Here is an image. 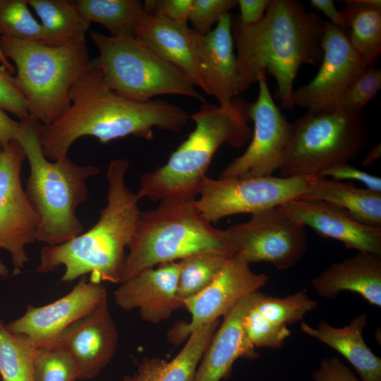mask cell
I'll use <instances>...</instances> for the list:
<instances>
[{"mask_svg": "<svg viewBox=\"0 0 381 381\" xmlns=\"http://www.w3.org/2000/svg\"><path fill=\"white\" fill-rule=\"evenodd\" d=\"M298 199L331 202L365 224L381 227V193L351 182L314 176L308 190Z\"/></svg>", "mask_w": 381, "mask_h": 381, "instance_id": "obj_26", "label": "cell"}, {"mask_svg": "<svg viewBox=\"0 0 381 381\" xmlns=\"http://www.w3.org/2000/svg\"><path fill=\"white\" fill-rule=\"evenodd\" d=\"M241 254L229 258L224 267L204 290L182 302L183 308L191 315L188 322H176L167 333L168 341L179 344L193 332L226 315L245 296L259 291L269 276L255 273Z\"/></svg>", "mask_w": 381, "mask_h": 381, "instance_id": "obj_15", "label": "cell"}, {"mask_svg": "<svg viewBox=\"0 0 381 381\" xmlns=\"http://www.w3.org/2000/svg\"><path fill=\"white\" fill-rule=\"evenodd\" d=\"M219 320L191 333L180 352L171 361L145 358L138 370L123 381H193L198 363L219 327Z\"/></svg>", "mask_w": 381, "mask_h": 381, "instance_id": "obj_25", "label": "cell"}, {"mask_svg": "<svg viewBox=\"0 0 381 381\" xmlns=\"http://www.w3.org/2000/svg\"><path fill=\"white\" fill-rule=\"evenodd\" d=\"M313 289L327 299L344 291L361 295L371 305L381 306V255L357 252L329 265L311 281Z\"/></svg>", "mask_w": 381, "mask_h": 381, "instance_id": "obj_23", "label": "cell"}, {"mask_svg": "<svg viewBox=\"0 0 381 381\" xmlns=\"http://www.w3.org/2000/svg\"><path fill=\"white\" fill-rule=\"evenodd\" d=\"M1 3V0H0V4ZM0 63L1 64V66L10 74L13 75L16 72L15 67L9 62V61L6 58V56L4 55L1 47H0Z\"/></svg>", "mask_w": 381, "mask_h": 381, "instance_id": "obj_46", "label": "cell"}, {"mask_svg": "<svg viewBox=\"0 0 381 381\" xmlns=\"http://www.w3.org/2000/svg\"><path fill=\"white\" fill-rule=\"evenodd\" d=\"M312 377L313 381H361L337 357L322 358Z\"/></svg>", "mask_w": 381, "mask_h": 381, "instance_id": "obj_41", "label": "cell"}, {"mask_svg": "<svg viewBox=\"0 0 381 381\" xmlns=\"http://www.w3.org/2000/svg\"><path fill=\"white\" fill-rule=\"evenodd\" d=\"M339 11L353 47L370 64L381 52V1L344 0Z\"/></svg>", "mask_w": 381, "mask_h": 381, "instance_id": "obj_27", "label": "cell"}, {"mask_svg": "<svg viewBox=\"0 0 381 381\" xmlns=\"http://www.w3.org/2000/svg\"><path fill=\"white\" fill-rule=\"evenodd\" d=\"M253 305L243 320L244 334L249 344L255 349H275L282 347L285 340L291 335L290 329L286 325H279L265 318Z\"/></svg>", "mask_w": 381, "mask_h": 381, "instance_id": "obj_35", "label": "cell"}, {"mask_svg": "<svg viewBox=\"0 0 381 381\" xmlns=\"http://www.w3.org/2000/svg\"><path fill=\"white\" fill-rule=\"evenodd\" d=\"M257 292L243 298L224 316L198 363L193 381H220L229 375L238 358L259 357L243 328V318L253 305Z\"/></svg>", "mask_w": 381, "mask_h": 381, "instance_id": "obj_21", "label": "cell"}, {"mask_svg": "<svg viewBox=\"0 0 381 381\" xmlns=\"http://www.w3.org/2000/svg\"><path fill=\"white\" fill-rule=\"evenodd\" d=\"M191 3L192 0H145L143 5L148 15L187 23Z\"/></svg>", "mask_w": 381, "mask_h": 381, "instance_id": "obj_40", "label": "cell"}, {"mask_svg": "<svg viewBox=\"0 0 381 381\" xmlns=\"http://www.w3.org/2000/svg\"><path fill=\"white\" fill-rule=\"evenodd\" d=\"M239 75L244 90L260 73L272 75L282 107L294 108L292 95L299 68L319 63L322 56L325 20L297 0H270L262 20L244 25L231 18Z\"/></svg>", "mask_w": 381, "mask_h": 381, "instance_id": "obj_2", "label": "cell"}, {"mask_svg": "<svg viewBox=\"0 0 381 381\" xmlns=\"http://www.w3.org/2000/svg\"><path fill=\"white\" fill-rule=\"evenodd\" d=\"M28 4L40 20L45 44L85 42L90 23L81 15L74 1L28 0Z\"/></svg>", "mask_w": 381, "mask_h": 381, "instance_id": "obj_28", "label": "cell"}, {"mask_svg": "<svg viewBox=\"0 0 381 381\" xmlns=\"http://www.w3.org/2000/svg\"><path fill=\"white\" fill-rule=\"evenodd\" d=\"M0 108L20 120L30 116L27 102L16 85L14 76L0 68Z\"/></svg>", "mask_w": 381, "mask_h": 381, "instance_id": "obj_38", "label": "cell"}, {"mask_svg": "<svg viewBox=\"0 0 381 381\" xmlns=\"http://www.w3.org/2000/svg\"><path fill=\"white\" fill-rule=\"evenodd\" d=\"M316 176L342 181H356L365 185L366 188L381 193L380 177L362 171L349 162L331 165Z\"/></svg>", "mask_w": 381, "mask_h": 381, "instance_id": "obj_39", "label": "cell"}, {"mask_svg": "<svg viewBox=\"0 0 381 381\" xmlns=\"http://www.w3.org/2000/svg\"><path fill=\"white\" fill-rule=\"evenodd\" d=\"M288 218L357 252L381 255V227L365 224L331 202L296 199L278 207Z\"/></svg>", "mask_w": 381, "mask_h": 381, "instance_id": "obj_17", "label": "cell"}, {"mask_svg": "<svg viewBox=\"0 0 381 381\" xmlns=\"http://www.w3.org/2000/svg\"><path fill=\"white\" fill-rule=\"evenodd\" d=\"M225 230L235 253L250 263L267 262L279 270L294 266L308 248L305 226L286 217L278 207L253 214L247 222Z\"/></svg>", "mask_w": 381, "mask_h": 381, "instance_id": "obj_11", "label": "cell"}, {"mask_svg": "<svg viewBox=\"0 0 381 381\" xmlns=\"http://www.w3.org/2000/svg\"><path fill=\"white\" fill-rule=\"evenodd\" d=\"M79 371L72 357L57 346L36 347L34 381H75Z\"/></svg>", "mask_w": 381, "mask_h": 381, "instance_id": "obj_34", "label": "cell"}, {"mask_svg": "<svg viewBox=\"0 0 381 381\" xmlns=\"http://www.w3.org/2000/svg\"><path fill=\"white\" fill-rule=\"evenodd\" d=\"M99 52L92 59L105 85L116 94L136 102L159 95H177L205 102L189 78L135 37H113L92 31Z\"/></svg>", "mask_w": 381, "mask_h": 381, "instance_id": "obj_8", "label": "cell"}, {"mask_svg": "<svg viewBox=\"0 0 381 381\" xmlns=\"http://www.w3.org/2000/svg\"><path fill=\"white\" fill-rule=\"evenodd\" d=\"M231 16H222L205 34L194 31L198 66L206 94L224 106L245 92L234 51Z\"/></svg>", "mask_w": 381, "mask_h": 381, "instance_id": "obj_19", "label": "cell"}, {"mask_svg": "<svg viewBox=\"0 0 381 381\" xmlns=\"http://www.w3.org/2000/svg\"><path fill=\"white\" fill-rule=\"evenodd\" d=\"M380 89L381 70L370 65L347 87L339 99L336 111L361 114Z\"/></svg>", "mask_w": 381, "mask_h": 381, "instance_id": "obj_36", "label": "cell"}, {"mask_svg": "<svg viewBox=\"0 0 381 381\" xmlns=\"http://www.w3.org/2000/svg\"><path fill=\"white\" fill-rule=\"evenodd\" d=\"M25 159L16 140L0 148V249L10 253L14 274L29 261L25 247L37 241L38 219L21 181Z\"/></svg>", "mask_w": 381, "mask_h": 381, "instance_id": "obj_13", "label": "cell"}, {"mask_svg": "<svg viewBox=\"0 0 381 381\" xmlns=\"http://www.w3.org/2000/svg\"><path fill=\"white\" fill-rule=\"evenodd\" d=\"M70 104L52 123L40 126L45 157L65 159L73 144L89 135L102 144L133 135L153 138V129L177 133L190 115L181 107L159 99L136 102L111 90L99 68L91 60L89 68L72 87Z\"/></svg>", "mask_w": 381, "mask_h": 381, "instance_id": "obj_1", "label": "cell"}, {"mask_svg": "<svg viewBox=\"0 0 381 381\" xmlns=\"http://www.w3.org/2000/svg\"><path fill=\"white\" fill-rule=\"evenodd\" d=\"M292 124L280 177L316 176L331 165L359 155L368 140L361 114L307 111Z\"/></svg>", "mask_w": 381, "mask_h": 381, "instance_id": "obj_9", "label": "cell"}, {"mask_svg": "<svg viewBox=\"0 0 381 381\" xmlns=\"http://www.w3.org/2000/svg\"><path fill=\"white\" fill-rule=\"evenodd\" d=\"M317 301L306 291L279 298L257 292L254 308L267 320L287 325L302 322L305 315L318 307Z\"/></svg>", "mask_w": 381, "mask_h": 381, "instance_id": "obj_33", "label": "cell"}, {"mask_svg": "<svg viewBox=\"0 0 381 381\" xmlns=\"http://www.w3.org/2000/svg\"><path fill=\"white\" fill-rule=\"evenodd\" d=\"M9 275L8 267L4 264L0 259V277H7Z\"/></svg>", "mask_w": 381, "mask_h": 381, "instance_id": "obj_47", "label": "cell"}, {"mask_svg": "<svg viewBox=\"0 0 381 381\" xmlns=\"http://www.w3.org/2000/svg\"><path fill=\"white\" fill-rule=\"evenodd\" d=\"M135 37L181 70L195 87L206 93L197 59L194 31L187 23L173 22L147 13L135 30Z\"/></svg>", "mask_w": 381, "mask_h": 381, "instance_id": "obj_22", "label": "cell"}, {"mask_svg": "<svg viewBox=\"0 0 381 381\" xmlns=\"http://www.w3.org/2000/svg\"><path fill=\"white\" fill-rule=\"evenodd\" d=\"M19 125V121L11 119L0 108V148L6 147L11 141L16 140Z\"/></svg>", "mask_w": 381, "mask_h": 381, "instance_id": "obj_44", "label": "cell"}, {"mask_svg": "<svg viewBox=\"0 0 381 381\" xmlns=\"http://www.w3.org/2000/svg\"><path fill=\"white\" fill-rule=\"evenodd\" d=\"M237 5V0H192L188 21L195 32L205 34Z\"/></svg>", "mask_w": 381, "mask_h": 381, "instance_id": "obj_37", "label": "cell"}, {"mask_svg": "<svg viewBox=\"0 0 381 381\" xmlns=\"http://www.w3.org/2000/svg\"><path fill=\"white\" fill-rule=\"evenodd\" d=\"M118 339L107 298L90 313L67 327L54 346L72 357L79 371V380H89L98 375L111 361Z\"/></svg>", "mask_w": 381, "mask_h": 381, "instance_id": "obj_18", "label": "cell"}, {"mask_svg": "<svg viewBox=\"0 0 381 381\" xmlns=\"http://www.w3.org/2000/svg\"><path fill=\"white\" fill-rule=\"evenodd\" d=\"M107 298L102 283L87 282L84 276L66 295L42 306L28 305L21 317L6 326L12 333L25 336L35 347L54 346L67 327Z\"/></svg>", "mask_w": 381, "mask_h": 381, "instance_id": "obj_16", "label": "cell"}, {"mask_svg": "<svg viewBox=\"0 0 381 381\" xmlns=\"http://www.w3.org/2000/svg\"><path fill=\"white\" fill-rule=\"evenodd\" d=\"M179 271V262L176 261L143 270L121 284L114 301L124 310H138L144 321L163 322L181 308L176 298Z\"/></svg>", "mask_w": 381, "mask_h": 381, "instance_id": "obj_20", "label": "cell"}, {"mask_svg": "<svg viewBox=\"0 0 381 381\" xmlns=\"http://www.w3.org/2000/svg\"><path fill=\"white\" fill-rule=\"evenodd\" d=\"M19 123L16 140L29 164L25 191L38 219L37 241L47 246L64 243L84 232L77 209L87 198V181L100 169L78 165L68 157L49 160L42 147L41 123L31 116Z\"/></svg>", "mask_w": 381, "mask_h": 381, "instance_id": "obj_5", "label": "cell"}, {"mask_svg": "<svg viewBox=\"0 0 381 381\" xmlns=\"http://www.w3.org/2000/svg\"><path fill=\"white\" fill-rule=\"evenodd\" d=\"M126 159L110 162L107 169V205L95 225L85 232L56 246L45 245L40 250L37 273L64 267L61 279L71 282L90 274V281L121 284L126 256L140 212V198L126 186L129 169Z\"/></svg>", "mask_w": 381, "mask_h": 381, "instance_id": "obj_3", "label": "cell"}, {"mask_svg": "<svg viewBox=\"0 0 381 381\" xmlns=\"http://www.w3.org/2000/svg\"><path fill=\"white\" fill-rule=\"evenodd\" d=\"M310 4L313 8L324 13L329 20V23L347 34V27L332 0H310Z\"/></svg>", "mask_w": 381, "mask_h": 381, "instance_id": "obj_43", "label": "cell"}, {"mask_svg": "<svg viewBox=\"0 0 381 381\" xmlns=\"http://www.w3.org/2000/svg\"><path fill=\"white\" fill-rule=\"evenodd\" d=\"M81 15L90 23L105 27L113 37H135L137 28L147 15L139 0H76Z\"/></svg>", "mask_w": 381, "mask_h": 381, "instance_id": "obj_29", "label": "cell"}, {"mask_svg": "<svg viewBox=\"0 0 381 381\" xmlns=\"http://www.w3.org/2000/svg\"><path fill=\"white\" fill-rule=\"evenodd\" d=\"M270 0H237L240 15L236 16L244 25H252L260 22L265 15Z\"/></svg>", "mask_w": 381, "mask_h": 381, "instance_id": "obj_42", "label": "cell"}, {"mask_svg": "<svg viewBox=\"0 0 381 381\" xmlns=\"http://www.w3.org/2000/svg\"><path fill=\"white\" fill-rule=\"evenodd\" d=\"M28 0H1V37L23 42H44L42 26L28 6Z\"/></svg>", "mask_w": 381, "mask_h": 381, "instance_id": "obj_32", "label": "cell"}, {"mask_svg": "<svg viewBox=\"0 0 381 381\" xmlns=\"http://www.w3.org/2000/svg\"><path fill=\"white\" fill-rule=\"evenodd\" d=\"M249 105L240 97L224 106L204 102L190 115L195 128L188 137L164 165L141 176L138 198L195 199L217 150L224 144L241 147L250 140Z\"/></svg>", "mask_w": 381, "mask_h": 381, "instance_id": "obj_4", "label": "cell"}, {"mask_svg": "<svg viewBox=\"0 0 381 381\" xmlns=\"http://www.w3.org/2000/svg\"><path fill=\"white\" fill-rule=\"evenodd\" d=\"M314 176L254 178L226 177L202 181L195 203L210 223L237 214H255L298 199Z\"/></svg>", "mask_w": 381, "mask_h": 381, "instance_id": "obj_10", "label": "cell"}, {"mask_svg": "<svg viewBox=\"0 0 381 381\" xmlns=\"http://www.w3.org/2000/svg\"><path fill=\"white\" fill-rule=\"evenodd\" d=\"M321 66L307 84L294 90V107L313 114L336 111L342 94L370 64L351 45L347 35L325 20Z\"/></svg>", "mask_w": 381, "mask_h": 381, "instance_id": "obj_14", "label": "cell"}, {"mask_svg": "<svg viewBox=\"0 0 381 381\" xmlns=\"http://www.w3.org/2000/svg\"><path fill=\"white\" fill-rule=\"evenodd\" d=\"M229 258L218 253H204L179 261L176 298L181 308L184 300L198 294L212 283Z\"/></svg>", "mask_w": 381, "mask_h": 381, "instance_id": "obj_31", "label": "cell"}, {"mask_svg": "<svg viewBox=\"0 0 381 381\" xmlns=\"http://www.w3.org/2000/svg\"><path fill=\"white\" fill-rule=\"evenodd\" d=\"M368 315L361 314L343 327L321 320L316 327L301 322V331L337 351L354 368L361 381H381V359L365 344L363 333Z\"/></svg>", "mask_w": 381, "mask_h": 381, "instance_id": "obj_24", "label": "cell"}, {"mask_svg": "<svg viewBox=\"0 0 381 381\" xmlns=\"http://www.w3.org/2000/svg\"><path fill=\"white\" fill-rule=\"evenodd\" d=\"M256 100L250 103L248 115L254 128L246 151L233 159L219 178H254L272 176L279 171L292 133L289 122L275 104L266 73L260 74Z\"/></svg>", "mask_w": 381, "mask_h": 381, "instance_id": "obj_12", "label": "cell"}, {"mask_svg": "<svg viewBox=\"0 0 381 381\" xmlns=\"http://www.w3.org/2000/svg\"><path fill=\"white\" fill-rule=\"evenodd\" d=\"M195 199L166 198L155 209L140 210L128 246L123 282L156 265L193 255L236 254L226 230L212 226L197 208Z\"/></svg>", "mask_w": 381, "mask_h": 381, "instance_id": "obj_6", "label": "cell"}, {"mask_svg": "<svg viewBox=\"0 0 381 381\" xmlns=\"http://www.w3.org/2000/svg\"><path fill=\"white\" fill-rule=\"evenodd\" d=\"M381 157V145L377 144L370 149L362 160L363 166H369Z\"/></svg>", "mask_w": 381, "mask_h": 381, "instance_id": "obj_45", "label": "cell"}, {"mask_svg": "<svg viewBox=\"0 0 381 381\" xmlns=\"http://www.w3.org/2000/svg\"><path fill=\"white\" fill-rule=\"evenodd\" d=\"M35 351L25 336L11 332L0 320V377L3 381H34Z\"/></svg>", "mask_w": 381, "mask_h": 381, "instance_id": "obj_30", "label": "cell"}, {"mask_svg": "<svg viewBox=\"0 0 381 381\" xmlns=\"http://www.w3.org/2000/svg\"><path fill=\"white\" fill-rule=\"evenodd\" d=\"M0 47L15 64L14 78L30 116L42 125L50 124L68 108L70 91L92 60L85 42L51 45L0 37Z\"/></svg>", "mask_w": 381, "mask_h": 381, "instance_id": "obj_7", "label": "cell"}]
</instances>
